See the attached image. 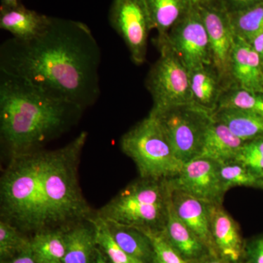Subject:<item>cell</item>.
<instances>
[{
	"instance_id": "1",
	"label": "cell",
	"mask_w": 263,
	"mask_h": 263,
	"mask_svg": "<svg viewBox=\"0 0 263 263\" xmlns=\"http://www.w3.org/2000/svg\"><path fill=\"white\" fill-rule=\"evenodd\" d=\"M87 137L84 131L58 149L11 157L0 181L2 220L35 234L66 230L92 217L78 176Z\"/></svg>"
},
{
	"instance_id": "2",
	"label": "cell",
	"mask_w": 263,
	"mask_h": 263,
	"mask_svg": "<svg viewBox=\"0 0 263 263\" xmlns=\"http://www.w3.org/2000/svg\"><path fill=\"white\" fill-rule=\"evenodd\" d=\"M100 63L101 51L91 29L72 19L51 16L38 37H11L0 46V71L83 110L100 97Z\"/></svg>"
},
{
	"instance_id": "3",
	"label": "cell",
	"mask_w": 263,
	"mask_h": 263,
	"mask_svg": "<svg viewBox=\"0 0 263 263\" xmlns=\"http://www.w3.org/2000/svg\"><path fill=\"white\" fill-rule=\"evenodd\" d=\"M84 110L0 71V138L11 157L41 149L73 126Z\"/></svg>"
},
{
	"instance_id": "4",
	"label": "cell",
	"mask_w": 263,
	"mask_h": 263,
	"mask_svg": "<svg viewBox=\"0 0 263 263\" xmlns=\"http://www.w3.org/2000/svg\"><path fill=\"white\" fill-rule=\"evenodd\" d=\"M171 199L167 181L142 179L129 183L100 209L104 220L138 228L163 231Z\"/></svg>"
},
{
	"instance_id": "5",
	"label": "cell",
	"mask_w": 263,
	"mask_h": 263,
	"mask_svg": "<svg viewBox=\"0 0 263 263\" xmlns=\"http://www.w3.org/2000/svg\"><path fill=\"white\" fill-rule=\"evenodd\" d=\"M120 147L136 164L142 179L167 181L179 174L183 164L150 114L123 135Z\"/></svg>"
},
{
	"instance_id": "6",
	"label": "cell",
	"mask_w": 263,
	"mask_h": 263,
	"mask_svg": "<svg viewBox=\"0 0 263 263\" xmlns=\"http://www.w3.org/2000/svg\"><path fill=\"white\" fill-rule=\"evenodd\" d=\"M155 118L183 163L201 155L212 114L195 104L183 103L167 108L152 109Z\"/></svg>"
},
{
	"instance_id": "7",
	"label": "cell",
	"mask_w": 263,
	"mask_h": 263,
	"mask_svg": "<svg viewBox=\"0 0 263 263\" xmlns=\"http://www.w3.org/2000/svg\"><path fill=\"white\" fill-rule=\"evenodd\" d=\"M155 45L160 57L151 67L145 82L153 100L152 109L192 103L187 67L166 41Z\"/></svg>"
},
{
	"instance_id": "8",
	"label": "cell",
	"mask_w": 263,
	"mask_h": 263,
	"mask_svg": "<svg viewBox=\"0 0 263 263\" xmlns=\"http://www.w3.org/2000/svg\"><path fill=\"white\" fill-rule=\"evenodd\" d=\"M108 19L125 43L132 62L136 65L145 63L148 34L154 28L144 0H114Z\"/></svg>"
},
{
	"instance_id": "9",
	"label": "cell",
	"mask_w": 263,
	"mask_h": 263,
	"mask_svg": "<svg viewBox=\"0 0 263 263\" xmlns=\"http://www.w3.org/2000/svg\"><path fill=\"white\" fill-rule=\"evenodd\" d=\"M167 182L172 190L211 205H222L228 192L221 179L219 162L202 156L183 163L179 174Z\"/></svg>"
},
{
	"instance_id": "10",
	"label": "cell",
	"mask_w": 263,
	"mask_h": 263,
	"mask_svg": "<svg viewBox=\"0 0 263 263\" xmlns=\"http://www.w3.org/2000/svg\"><path fill=\"white\" fill-rule=\"evenodd\" d=\"M164 41L177 53L189 71L212 64L209 36L195 2L169 31Z\"/></svg>"
},
{
	"instance_id": "11",
	"label": "cell",
	"mask_w": 263,
	"mask_h": 263,
	"mask_svg": "<svg viewBox=\"0 0 263 263\" xmlns=\"http://www.w3.org/2000/svg\"><path fill=\"white\" fill-rule=\"evenodd\" d=\"M197 5L209 36L213 65L220 76L226 89H228L230 85V60L235 38L229 13L221 1Z\"/></svg>"
},
{
	"instance_id": "12",
	"label": "cell",
	"mask_w": 263,
	"mask_h": 263,
	"mask_svg": "<svg viewBox=\"0 0 263 263\" xmlns=\"http://www.w3.org/2000/svg\"><path fill=\"white\" fill-rule=\"evenodd\" d=\"M210 228L216 254L233 263H242L245 242L237 221L222 205L210 204Z\"/></svg>"
},
{
	"instance_id": "13",
	"label": "cell",
	"mask_w": 263,
	"mask_h": 263,
	"mask_svg": "<svg viewBox=\"0 0 263 263\" xmlns=\"http://www.w3.org/2000/svg\"><path fill=\"white\" fill-rule=\"evenodd\" d=\"M230 87L263 92L262 60L249 43L236 37L230 60Z\"/></svg>"
},
{
	"instance_id": "14",
	"label": "cell",
	"mask_w": 263,
	"mask_h": 263,
	"mask_svg": "<svg viewBox=\"0 0 263 263\" xmlns=\"http://www.w3.org/2000/svg\"><path fill=\"white\" fill-rule=\"evenodd\" d=\"M169 188L171 202L180 219L206 246L211 254L218 256L211 233L210 204L179 190H172L170 186Z\"/></svg>"
},
{
	"instance_id": "15",
	"label": "cell",
	"mask_w": 263,
	"mask_h": 263,
	"mask_svg": "<svg viewBox=\"0 0 263 263\" xmlns=\"http://www.w3.org/2000/svg\"><path fill=\"white\" fill-rule=\"evenodd\" d=\"M51 16L29 9L21 3L13 8H0V28L15 39L29 41L43 34Z\"/></svg>"
},
{
	"instance_id": "16",
	"label": "cell",
	"mask_w": 263,
	"mask_h": 263,
	"mask_svg": "<svg viewBox=\"0 0 263 263\" xmlns=\"http://www.w3.org/2000/svg\"><path fill=\"white\" fill-rule=\"evenodd\" d=\"M190 84L192 103L214 114L226 87L213 64L190 70Z\"/></svg>"
},
{
	"instance_id": "17",
	"label": "cell",
	"mask_w": 263,
	"mask_h": 263,
	"mask_svg": "<svg viewBox=\"0 0 263 263\" xmlns=\"http://www.w3.org/2000/svg\"><path fill=\"white\" fill-rule=\"evenodd\" d=\"M164 238L186 262H193L211 254L206 246L181 221L170 199Z\"/></svg>"
},
{
	"instance_id": "18",
	"label": "cell",
	"mask_w": 263,
	"mask_h": 263,
	"mask_svg": "<svg viewBox=\"0 0 263 263\" xmlns=\"http://www.w3.org/2000/svg\"><path fill=\"white\" fill-rule=\"evenodd\" d=\"M245 143L226 125L213 119L205 135L200 156L219 163L237 160Z\"/></svg>"
},
{
	"instance_id": "19",
	"label": "cell",
	"mask_w": 263,
	"mask_h": 263,
	"mask_svg": "<svg viewBox=\"0 0 263 263\" xmlns=\"http://www.w3.org/2000/svg\"><path fill=\"white\" fill-rule=\"evenodd\" d=\"M64 236L65 254L63 263H94L97 243L91 222L90 226L84 221L74 224L64 230Z\"/></svg>"
},
{
	"instance_id": "20",
	"label": "cell",
	"mask_w": 263,
	"mask_h": 263,
	"mask_svg": "<svg viewBox=\"0 0 263 263\" xmlns=\"http://www.w3.org/2000/svg\"><path fill=\"white\" fill-rule=\"evenodd\" d=\"M154 29L157 31L155 43L165 41L171 28L193 6V0H144Z\"/></svg>"
},
{
	"instance_id": "21",
	"label": "cell",
	"mask_w": 263,
	"mask_h": 263,
	"mask_svg": "<svg viewBox=\"0 0 263 263\" xmlns=\"http://www.w3.org/2000/svg\"><path fill=\"white\" fill-rule=\"evenodd\" d=\"M105 221L114 240L128 255L141 263L155 262V249L146 233L133 227Z\"/></svg>"
},
{
	"instance_id": "22",
	"label": "cell",
	"mask_w": 263,
	"mask_h": 263,
	"mask_svg": "<svg viewBox=\"0 0 263 263\" xmlns=\"http://www.w3.org/2000/svg\"><path fill=\"white\" fill-rule=\"evenodd\" d=\"M213 119L229 128L237 137L247 141L263 136V117L240 109L219 108Z\"/></svg>"
},
{
	"instance_id": "23",
	"label": "cell",
	"mask_w": 263,
	"mask_h": 263,
	"mask_svg": "<svg viewBox=\"0 0 263 263\" xmlns=\"http://www.w3.org/2000/svg\"><path fill=\"white\" fill-rule=\"evenodd\" d=\"M31 249L36 261H62L65 254L64 230L39 232L30 240Z\"/></svg>"
},
{
	"instance_id": "24",
	"label": "cell",
	"mask_w": 263,
	"mask_h": 263,
	"mask_svg": "<svg viewBox=\"0 0 263 263\" xmlns=\"http://www.w3.org/2000/svg\"><path fill=\"white\" fill-rule=\"evenodd\" d=\"M229 17L235 37L247 43L263 32V3L249 9L229 13Z\"/></svg>"
},
{
	"instance_id": "25",
	"label": "cell",
	"mask_w": 263,
	"mask_h": 263,
	"mask_svg": "<svg viewBox=\"0 0 263 263\" xmlns=\"http://www.w3.org/2000/svg\"><path fill=\"white\" fill-rule=\"evenodd\" d=\"M219 108L240 109L263 117V92L232 86L223 91Z\"/></svg>"
},
{
	"instance_id": "26",
	"label": "cell",
	"mask_w": 263,
	"mask_h": 263,
	"mask_svg": "<svg viewBox=\"0 0 263 263\" xmlns=\"http://www.w3.org/2000/svg\"><path fill=\"white\" fill-rule=\"evenodd\" d=\"M220 164L221 179L227 190L236 186L263 190V179L238 160Z\"/></svg>"
},
{
	"instance_id": "27",
	"label": "cell",
	"mask_w": 263,
	"mask_h": 263,
	"mask_svg": "<svg viewBox=\"0 0 263 263\" xmlns=\"http://www.w3.org/2000/svg\"><path fill=\"white\" fill-rule=\"evenodd\" d=\"M95 231L97 245L108 256L110 263H141L128 255L115 241L106 221L97 215L89 219Z\"/></svg>"
},
{
	"instance_id": "28",
	"label": "cell",
	"mask_w": 263,
	"mask_h": 263,
	"mask_svg": "<svg viewBox=\"0 0 263 263\" xmlns=\"http://www.w3.org/2000/svg\"><path fill=\"white\" fill-rule=\"evenodd\" d=\"M30 247L22 232L14 226L5 221H0V257L1 262L8 260Z\"/></svg>"
},
{
	"instance_id": "29",
	"label": "cell",
	"mask_w": 263,
	"mask_h": 263,
	"mask_svg": "<svg viewBox=\"0 0 263 263\" xmlns=\"http://www.w3.org/2000/svg\"><path fill=\"white\" fill-rule=\"evenodd\" d=\"M237 160L263 179V136L245 141Z\"/></svg>"
},
{
	"instance_id": "30",
	"label": "cell",
	"mask_w": 263,
	"mask_h": 263,
	"mask_svg": "<svg viewBox=\"0 0 263 263\" xmlns=\"http://www.w3.org/2000/svg\"><path fill=\"white\" fill-rule=\"evenodd\" d=\"M141 230L149 237L155 249L156 261L159 263H187L181 257L166 238L162 231Z\"/></svg>"
},
{
	"instance_id": "31",
	"label": "cell",
	"mask_w": 263,
	"mask_h": 263,
	"mask_svg": "<svg viewBox=\"0 0 263 263\" xmlns=\"http://www.w3.org/2000/svg\"><path fill=\"white\" fill-rule=\"evenodd\" d=\"M242 263H263V234L246 240Z\"/></svg>"
},
{
	"instance_id": "32",
	"label": "cell",
	"mask_w": 263,
	"mask_h": 263,
	"mask_svg": "<svg viewBox=\"0 0 263 263\" xmlns=\"http://www.w3.org/2000/svg\"><path fill=\"white\" fill-rule=\"evenodd\" d=\"M221 2L228 13H233L260 4L263 0H221Z\"/></svg>"
},
{
	"instance_id": "33",
	"label": "cell",
	"mask_w": 263,
	"mask_h": 263,
	"mask_svg": "<svg viewBox=\"0 0 263 263\" xmlns=\"http://www.w3.org/2000/svg\"><path fill=\"white\" fill-rule=\"evenodd\" d=\"M2 263H37L34 258V254L32 253V249L30 247L26 249L23 252H21L12 257L8 260L4 261Z\"/></svg>"
},
{
	"instance_id": "34",
	"label": "cell",
	"mask_w": 263,
	"mask_h": 263,
	"mask_svg": "<svg viewBox=\"0 0 263 263\" xmlns=\"http://www.w3.org/2000/svg\"><path fill=\"white\" fill-rule=\"evenodd\" d=\"M252 48H253L256 53L260 57L262 62H263V32L257 34L254 38H252L249 42Z\"/></svg>"
},
{
	"instance_id": "35",
	"label": "cell",
	"mask_w": 263,
	"mask_h": 263,
	"mask_svg": "<svg viewBox=\"0 0 263 263\" xmlns=\"http://www.w3.org/2000/svg\"><path fill=\"white\" fill-rule=\"evenodd\" d=\"M187 263H233L227 259L219 257V256L214 255V254H208L202 258L197 260L193 261Z\"/></svg>"
},
{
	"instance_id": "36",
	"label": "cell",
	"mask_w": 263,
	"mask_h": 263,
	"mask_svg": "<svg viewBox=\"0 0 263 263\" xmlns=\"http://www.w3.org/2000/svg\"><path fill=\"white\" fill-rule=\"evenodd\" d=\"M19 4L20 0H1V8H13Z\"/></svg>"
},
{
	"instance_id": "37",
	"label": "cell",
	"mask_w": 263,
	"mask_h": 263,
	"mask_svg": "<svg viewBox=\"0 0 263 263\" xmlns=\"http://www.w3.org/2000/svg\"><path fill=\"white\" fill-rule=\"evenodd\" d=\"M94 263H110L107 261L105 256L102 253L100 249H96V254H95V259Z\"/></svg>"
},
{
	"instance_id": "38",
	"label": "cell",
	"mask_w": 263,
	"mask_h": 263,
	"mask_svg": "<svg viewBox=\"0 0 263 263\" xmlns=\"http://www.w3.org/2000/svg\"><path fill=\"white\" fill-rule=\"evenodd\" d=\"M37 263H63L62 261L51 260V261H38Z\"/></svg>"
},
{
	"instance_id": "39",
	"label": "cell",
	"mask_w": 263,
	"mask_h": 263,
	"mask_svg": "<svg viewBox=\"0 0 263 263\" xmlns=\"http://www.w3.org/2000/svg\"><path fill=\"white\" fill-rule=\"evenodd\" d=\"M195 3H209V2H216V1H221V0H193Z\"/></svg>"
},
{
	"instance_id": "40",
	"label": "cell",
	"mask_w": 263,
	"mask_h": 263,
	"mask_svg": "<svg viewBox=\"0 0 263 263\" xmlns=\"http://www.w3.org/2000/svg\"><path fill=\"white\" fill-rule=\"evenodd\" d=\"M154 263H159V262H157V261H156V260H155V262H154Z\"/></svg>"
},
{
	"instance_id": "41",
	"label": "cell",
	"mask_w": 263,
	"mask_h": 263,
	"mask_svg": "<svg viewBox=\"0 0 263 263\" xmlns=\"http://www.w3.org/2000/svg\"><path fill=\"white\" fill-rule=\"evenodd\" d=\"M262 67H263V62H262Z\"/></svg>"
}]
</instances>
